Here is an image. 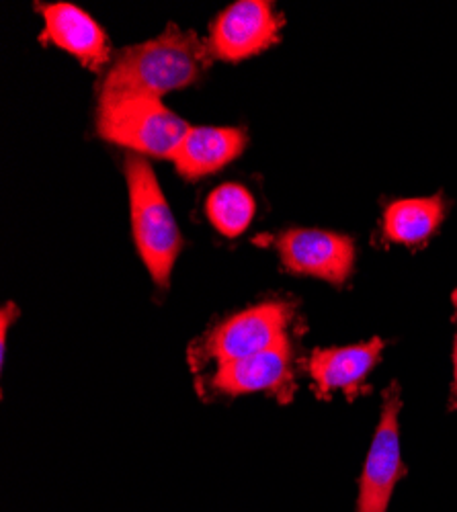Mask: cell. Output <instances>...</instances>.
<instances>
[{"label": "cell", "instance_id": "1", "mask_svg": "<svg viewBox=\"0 0 457 512\" xmlns=\"http://www.w3.org/2000/svg\"><path fill=\"white\" fill-rule=\"evenodd\" d=\"M212 64L207 44L193 33L169 25L144 44L121 50L99 84V99H160L197 82Z\"/></svg>", "mask_w": 457, "mask_h": 512}, {"label": "cell", "instance_id": "2", "mask_svg": "<svg viewBox=\"0 0 457 512\" xmlns=\"http://www.w3.org/2000/svg\"><path fill=\"white\" fill-rule=\"evenodd\" d=\"M126 181L138 254L156 287L166 289L183 248L181 230L144 156L132 154L126 158Z\"/></svg>", "mask_w": 457, "mask_h": 512}, {"label": "cell", "instance_id": "3", "mask_svg": "<svg viewBox=\"0 0 457 512\" xmlns=\"http://www.w3.org/2000/svg\"><path fill=\"white\" fill-rule=\"evenodd\" d=\"M189 125L160 99L115 97L99 99L97 134L121 148L154 158H171Z\"/></svg>", "mask_w": 457, "mask_h": 512}, {"label": "cell", "instance_id": "4", "mask_svg": "<svg viewBox=\"0 0 457 512\" xmlns=\"http://www.w3.org/2000/svg\"><path fill=\"white\" fill-rule=\"evenodd\" d=\"M294 320V304L289 302L273 300L246 308L207 332L191 351V363L195 361L197 369L205 363L220 367L269 351L292 338Z\"/></svg>", "mask_w": 457, "mask_h": 512}, {"label": "cell", "instance_id": "5", "mask_svg": "<svg viewBox=\"0 0 457 512\" xmlns=\"http://www.w3.org/2000/svg\"><path fill=\"white\" fill-rule=\"evenodd\" d=\"M382 412L373 433L357 488L355 512H388L398 482L408 474L400 449V386L394 381L384 390Z\"/></svg>", "mask_w": 457, "mask_h": 512}, {"label": "cell", "instance_id": "6", "mask_svg": "<svg viewBox=\"0 0 457 512\" xmlns=\"http://www.w3.org/2000/svg\"><path fill=\"white\" fill-rule=\"evenodd\" d=\"M287 273L322 279L343 287L355 271L357 246L347 234L294 228L273 240Z\"/></svg>", "mask_w": 457, "mask_h": 512}, {"label": "cell", "instance_id": "7", "mask_svg": "<svg viewBox=\"0 0 457 512\" xmlns=\"http://www.w3.org/2000/svg\"><path fill=\"white\" fill-rule=\"evenodd\" d=\"M281 27L283 17L267 0H240L212 23L207 50L224 62L253 58L277 44Z\"/></svg>", "mask_w": 457, "mask_h": 512}, {"label": "cell", "instance_id": "8", "mask_svg": "<svg viewBox=\"0 0 457 512\" xmlns=\"http://www.w3.org/2000/svg\"><path fill=\"white\" fill-rule=\"evenodd\" d=\"M207 388L226 398L261 392L275 396L279 402H289L296 392L292 338L259 355L216 367L207 379Z\"/></svg>", "mask_w": 457, "mask_h": 512}, {"label": "cell", "instance_id": "9", "mask_svg": "<svg viewBox=\"0 0 457 512\" xmlns=\"http://www.w3.org/2000/svg\"><path fill=\"white\" fill-rule=\"evenodd\" d=\"M384 349V338L378 336L359 345L314 349L306 371L314 381L316 394L328 398L332 392H343L349 400H355L365 388L369 373L380 363Z\"/></svg>", "mask_w": 457, "mask_h": 512}, {"label": "cell", "instance_id": "10", "mask_svg": "<svg viewBox=\"0 0 457 512\" xmlns=\"http://www.w3.org/2000/svg\"><path fill=\"white\" fill-rule=\"evenodd\" d=\"M37 11L44 19V44H54L91 70H99L109 62L107 35L89 13L70 3L39 5Z\"/></svg>", "mask_w": 457, "mask_h": 512}, {"label": "cell", "instance_id": "11", "mask_svg": "<svg viewBox=\"0 0 457 512\" xmlns=\"http://www.w3.org/2000/svg\"><path fill=\"white\" fill-rule=\"evenodd\" d=\"M246 142L242 127H189L171 160L183 179L199 181L234 162Z\"/></svg>", "mask_w": 457, "mask_h": 512}, {"label": "cell", "instance_id": "12", "mask_svg": "<svg viewBox=\"0 0 457 512\" xmlns=\"http://www.w3.org/2000/svg\"><path fill=\"white\" fill-rule=\"evenodd\" d=\"M445 213L447 201L441 193L433 197L396 199L384 209V238L392 244L419 248L437 234Z\"/></svg>", "mask_w": 457, "mask_h": 512}, {"label": "cell", "instance_id": "13", "mask_svg": "<svg viewBox=\"0 0 457 512\" xmlns=\"http://www.w3.org/2000/svg\"><path fill=\"white\" fill-rule=\"evenodd\" d=\"M255 199L242 185L228 183L214 189L207 197L205 213L210 218L212 226L228 236H240L255 218Z\"/></svg>", "mask_w": 457, "mask_h": 512}, {"label": "cell", "instance_id": "14", "mask_svg": "<svg viewBox=\"0 0 457 512\" xmlns=\"http://www.w3.org/2000/svg\"><path fill=\"white\" fill-rule=\"evenodd\" d=\"M19 310L13 302L5 304L3 310H0V355H3V363H5V355H7V336H9V326L17 320Z\"/></svg>", "mask_w": 457, "mask_h": 512}, {"label": "cell", "instance_id": "15", "mask_svg": "<svg viewBox=\"0 0 457 512\" xmlns=\"http://www.w3.org/2000/svg\"><path fill=\"white\" fill-rule=\"evenodd\" d=\"M453 304V322H455V338H453V383H451V400L457 404V289L451 295Z\"/></svg>", "mask_w": 457, "mask_h": 512}]
</instances>
